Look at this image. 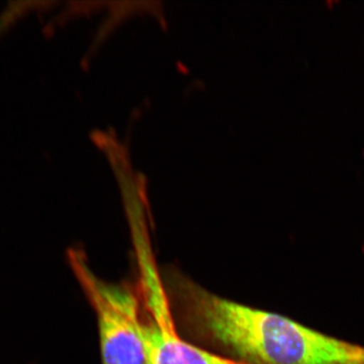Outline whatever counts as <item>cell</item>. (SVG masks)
I'll return each instance as SVG.
<instances>
[{
  "label": "cell",
  "instance_id": "7a4b0ae2",
  "mask_svg": "<svg viewBox=\"0 0 364 364\" xmlns=\"http://www.w3.org/2000/svg\"><path fill=\"white\" fill-rule=\"evenodd\" d=\"M67 259L97 313L102 364H149L135 296L97 277L83 251L70 249Z\"/></svg>",
  "mask_w": 364,
  "mask_h": 364
},
{
  "label": "cell",
  "instance_id": "3957f363",
  "mask_svg": "<svg viewBox=\"0 0 364 364\" xmlns=\"http://www.w3.org/2000/svg\"><path fill=\"white\" fill-rule=\"evenodd\" d=\"M149 364H247L237 363L203 350L177 335L171 321L144 326Z\"/></svg>",
  "mask_w": 364,
  "mask_h": 364
},
{
  "label": "cell",
  "instance_id": "6da1fadb",
  "mask_svg": "<svg viewBox=\"0 0 364 364\" xmlns=\"http://www.w3.org/2000/svg\"><path fill=\"white\" fill-rule=\"evenodd\" d=\"M223 344L255 364H364V347L240 304L222 318Z\"/></svg>",
  "mask_w": 364,
  "mask_h": 364
}]
</instances>
